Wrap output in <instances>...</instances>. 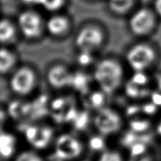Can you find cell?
Wrapping results in <instances>:
<instances>
[{
  "instance_id": "obj_1",
  "label": "cell",
  "mask_w": 161,
  "mask_h": 161,
  "mask_svg": "<svg viewBox=\"0 0 161 161\" xmlns=\"http://www.w3.org/2000/svg\"><path fill=\"white\" fill-rule=\"evenodd\" d=\"M124 70L116 58L106 57L97 62L93 77L101 91L107 95L116 92L124 80Z\"/></svg>"
},
{
  "instance_id": "obj_2",
  "label": "cell",
  "mask_w": 161,
  "mask_h": 161,
  "mask_svg": "<svg viewBox=\"0 0 161 161\" xmlns=\"http://www.w3.org/2000/svg\"><path fill=\"white\" fill-rule=\"evenodd\" d=\"M125 59L127 64L134 72H146L157 59V52L151 44L138 42L127 50Z\"/></svg>"
},
{
  "instance_id": "obj_3",
  "label": "cell",
  "mask_w": 161,
  "mask_h": 161,
  "mask_svg": "<svg viewBox=\"0 0 161 161\" xmlns=\"http://www.w3.org/2000/svg\"><path fill=\"white\" fill-rule=\"evenodd\" d=\"M105 32L101 25L87 23L80 27L75 36V46L80 51L94 53L105 43Z\"/></svg>"
},
{
  "instance_id": "obj_4",
  "label": "cell",
  "mask_w": 161,
  "mask_h": 161,
  "mask_svg": "<svg viewBox=\"0 0 161 161\" xmlns=\"http://www.w3.org/2000/svg\"><path fill=\"white\" fill-rule=\"evenodd\" d=\"M38 83L36 72L28 65H20L14 69L9 79L10 91L19 97H26L36 89Z\"/></svg>"
},
{
  "instance_id": "obj_5",
  "label": "cell",
  "mask_w": 161,
  "mask_h": 161,
  "mask_svg": "<svg viewBox=\"0 0 161 161\" xmlns=\"http://www.w3.org/2000/svg\"><path fill=\"white\" fill-rule=\"evenodd\" d=\"M157 17L154 9L148 7L139 8L129 18L128 27L130 32L138 37L149 36L157 27Z\"/></svg>"
},
{
  "instance_id": "obj_6",
  "label": "cell",
  "mask_w": 161,
  "mask_h": 161,
  "mask_svg": "<svg viewBox=\"0 0 161 161\" xmlns=\"http://www.w3.org/2000/svg\"><path fill=\"white\" fill-rule=\"evenodd\" d=\"M17 28L27 39H36L42 36L45 29V21L36 10L25 9L19 14L17 20Z\"/></svg>"
},
{
  "instance_id": "obj_7",
  "label": "cell",
  "mask_w": 161,
  "mask_h": 161,
  "mask_svg": "<svg viewBox=\"0 0 161 161\" xmlns=\"http://www.w3.org/2000/svg\"><path fill=\"white\" fill-rule=\"evenodd\" d=\"M123 120L116 110L103 107L97 110L94 117V125L96 130L103 136H109L117 133L122 127Z\"/></svg>"
},
{
  "instance_id": "obj_8",
  "label": "cell",
  "mask_w": 161,
  "mask_h": 161,
  "mask_svg": "<svg viewBox=\"0 0 161 161\" xmlns=\"http://www.w3.org/2000/svg\"><path fill=\"white\" fill-rule=\"evenodd\" d=\"M83 148V144L78 138L69 134H62L55 142L54 156L57 160H73L81 155Z\"/></svg>"
},
{
  "instance_id": "obj_9",
  "label": "cell",
  "mask_w": 161,
  "mask_h": 161,
  "mask_svg": "<svg viewBox=\"0 0 161 161\" xmlns=\"http://www.w3.org/2000/svg\"><path fill=\"white\" fill-rule=\"evenodd\" d=\"M25 138L36 149H44L50 145L53 137V130L47 125H28L24 129Z\"/></svg>"
},
{
  "instance_id": "obj_10",
  "label": "cell",
  "mask_w": 161,
  "mask_h": 161,
  "mask_svg": "<svg viewBox=\"0 0 161 161\" xmlns=\"http://www.w3.org/2000/svg\"><path fill=\"white\" fill-rule=\"evenodd\" d=\"M73 72L62 63L51 64L47 69L46 79L47 83L55 90H62L71 87Z\"/></svg>"
},
{
  "instance_id": "obj_11",
  "label": "cell",
  "mask_w": 161,
  "mask_h": 161,
  "mask_svg": "<svg viewBox=\"0 0 161 161\" xmlns=\"http://www.w3.org/2000/svg\"><path fill=\"white\" fill-rule=\"evenodd\" d=\"M71 20L63 14H54L45 21V29L53 37H61L71 28Z\"/></svg>"
},
{
  "instance_id": "obj_12",
  "label": "cell",
  "mask_w": 161,
  "mask_h": 161,
  "mask_svg": "<svg viewBox=\"0 0 161 161\" xmlns=\"http://www.w3.org/2000/svg\"><path fill=\"white\" fill-rule=\"evenodd\" d=\"M6 113L14 119H20L31 113V103L20 102L19 100L12 101L7 106Z\"/></svg>"
},
{
  "instance_id": "obj_13",
  "label": "cell",
  "mask_w": 161,
  "mask_h": 161,
  "mask_svg": "<svg viewBox=\"0 0 161 161\" xmlns=\"http://www.w3.org/2000/svg\"><path fill=\"white\" fill-rule=\"evenodd\" d=\"M17 63V57L14 52L6 47H2L0 50V72L5 75L13 72Z\"/></svg>"
},
{
  "instance_id": "obj_14",
  "label": "cell",
  "mask_w": 161,
  "mask_h": 161,
  "mask_svg": "<svg viewBox=\"0 0 161 161\" xmlns=\"http://www.w3.org/2000/svg\"><path fill=\"white\" fill-rule=\"evenodd\" d=\"M16 138L7 131H2L0 135V153L3 158L11 157L15 151Z\"/></svg>"
},
{
  "instance_id": "obj_15",
  "label": "cell",
  "mask_w": 161,
  "mask_h": 161,
  "mask_svg": "<svg viewBox=\"0 0 161 161\" xmlns=\"http://www.w3.org/2000/svg\"><path fill=\"white\" fill-rule=\"evenodd\" d=\"M17 26L9 18H3L0 22V41L2 44L11 42L16 37Z\"/></svg>"
},
{
  "instance_id": "obj_16",
  "label": "cell",
  "mask_w": 161,
  "mask_h": 161,
  "mask_svg": "<svg viewBox=\"0 0 161 161\" xmlns=\"http://www.w3.org/2000/svg\"><path fill=\"white\" fill-rule=\"evenodd\" d=\"M90 86V78L87 74L83 72H73L71 87L77 92L84 95L88 93Z\"/></svg>"
},
{
  "instance_id": "obj_17",
  "label": "cell",
  "mask_w": 161,
  "mask_h": 161,
  "mask_svg": "<svg viewBox=\"0 0 161 161\" xmlns=\"http://www.w3.org/2000/svg\"><path fill=\"white\" fill-rule=\"evenodd\" d=\"M152 138L148 134H137L129 130L121 138V144L124 147L130 148L137 142H146L149 144Z\"/></svg>"
},
{
  "instance_id": "obj_18",
  "label": "cell",
  "mask_w": 161,
  "mask_h": 161,
  "mask_svg": "<svg viewBox=\"0 0 161 161\" xmlns=\"http://www.w3.org/2000/svg\"><path fill=\"white\" fill-rule=\"evenodd\" d=\"M135 0H125L122 2L108 1V8L113 14L119 16L127 14L135 6Z\"/></svg>"
},
{
  "instance_id": "obj_19",
  "label": "cell",
  "mask_w": 161,
  "mask_h": 161,
  "mask_svg": "<svg viewBox=\"0 0 161 161\" xmlns=\"http://www.w3.org/2000/svg\"><path fill=\"white\" fill-rule=\"evenodd\" d=\"M151 121L145 118H131L128 122L129 130L137 134H146L150 129Z\"/></svg>"
},
{
  "instance_id": "obj_20",
  "label": "cell",
  "mask_w": 161,
  "mask_h": 161,
  "mask_svg": "<svg viewBox=\"0 0 161 161\" xmlns=\"http://www.w3.org/2000/svg\"><path fill=\"white\" fill-rule=\"evenodd\" d=\"M151 91L146 87H141L135 84L131 81H128L125 85V94L127 97L132 99H138L145 97L146 96H150Z\"/></svg>"
},
{
  "instance_id": "obj_21",
  "label": "cell",
  "mask_w": 161,
  "mask_h": 161,
  "mask_svg": "<svg viewBox=\"0 0 161 161\" xmlns=\"http://www.w3.org/2000/svg\"><path fill=\"white\" fill-rule=\"evenodd\" d=\"M106 94L102 91H93L88 94V103L90 104L91 108L98 110L105 107V100H106Z\"/></svg>"
},
{
  "instance_id": "obj_22",
  "label": "cell",
  "mask_w": 161,
  "mask_h": 161,
  "mask_svg": "<svg viewBox=\"0 0 161 161\" xmlns=\"http://www.w3.org/2000/svg\"><path fill=\"white\" fill-rule=\"evenodd\" d=\"M65 0H39L38 5L41 6L45 10L50 13H57L63 8Z\"/></svg>"
},
{
  "instance_id": "obj_23",
  "label": "cell",
  "mask_w": 161,
  "mask_h": 161,
  "mask_svg": "<svg viewBox=\"0 0 161 161\" xmlns=\"http://www.w3.org/2000/svg\"><path fill=\"white\" fill-rule=\"evenodd\" d=\"M89 120L90 117L88 112H79L75 119H74L73 122H72V124H73V127L75 130H83L88 126Z\"/></svg>"
},
{
  "instance_id": "obj_24",
  "label": "cell",
  "mask_w": 161,
  "mask_h": 161,
  "mask_svg": "<svg viewBox=\"0 0 161 161\" xmlns=\"http://www.w3.org/2000/svg\"><path fill=\"white\" fill-rule=\"evenodd\" d=\"M90 149L96 152H102L105 148V140L103 135H94L91 137L88 142Z\"/></svg>"
},
{
  "instance_id": "obj_25",
  "label": "cell",
  "mask_w": 161,
  "mask_h": 161,
  "mask_svg": "<svg viewBox=\"0 0 161 161\" xmlns=\"http://www.w3.org/2000/svg\"><path fill=\"white\" fill-rule=\"evenodd\" d=\"M130 81L138 86L145 87L149 83V77L144 71L134 72L133 75L130 78Z\"/></svg>"
},
{
  "instance_id": "obj_26",
  "label": "cell",
  "mask_w": 161,
  "mask_h": 161,
  "mask_svg": "<svg viewBox=\"0 0 161 161\" xmlns=\"http://www.w3.org/2000/svg\"><path fill=\"white\" fill-rule=\"evenodd\" d=\"M148 145L146 142H137L129 148L130 157H140L147 153Z\"/></svg>"
},
{
  "instance_id": "obj_27",
  "label": "cell",
  "mask_w": 161,
  "mask_h": 161,
  "mask_svg": "<svg viewBox=\"0 0 161 161\" xmlns=\"http://www.w3.org/2000/svg\"><path fill=\"white\" fill-rule=\"evenodd\" d=\"M76 61L78 64L82 67H87L94 62L93 53L87 51H80L77 56Z\"/></svg>"
},
{
  "instance_id": "obj_28",
  "label": "cell",
  "mask_w": 161,
  "mask_h": 161,
  "mask_svg": "<svg viewBox=\"0 0 161 161\" xmlns=\"http://www.w3.org/2000/svg\"><path fill=\"white\" fill-rule=\"evenodd\" d=\"M15 161H43L42 157L33 151H23L16 157Z\"/></svg>"
},
{
  "instance_id": "obj_29",
  "label": "cell",
  "mask_w": 161,
  "mask_h": 161,
  "mask_svg": "<svg viewBox=\"0 0 161 161\" xmlns=\"http://www.w3.org/2000/svg\"><path fill=\"white\" fill-rule=\"evenodd\" d=\"M98 161H123V159L122 156L117 151L106 150L101 154Z\"/></svg>"
},
{
  "instance_id": "obj_30",
  "label": "cell",
  "mask_w": 161,
  "mask_h": 161,
  "mask_svg": "<svg viewBox=\"0 0 161 161\" xmlns=\"http://www.w3.org/2000/svg\"><path fill=\"white\" fill-rule=\"evenodd\" d=\"M66 103L67 100L64 97H58L50 102V108L53 112V113H61L66 106Z\"/></svg>"
},
{
  "instance_id": "obj_31",
  "label": "cell",
  "mask_w": 161,
  "mask_h": 161,
  "mask_svg": "<svg viewBox=\"0 0 161 161\" xmlns=\"http://www.w3.org/2000/svg\"><path fill=\"white\" fill-rule=\"evenodd\" d=\"M158 108V106H157L155 104L153 103L150 101L149 102H146V103L143 104L141 106V110L142 113L143 114L146 115V116H153L157 113Z\"/></svg>"
},
{
  "instance_id": "obj_32",
  "label": "cell",
  "mask_w": 161,
  "mask_h": 161,
  "mask_svg": "<svg viewBox=\"0 0 161 161\" xmlns=\"http://www.w3.org/2000/svg\"><path fill=\"white\" fill-rule=\"evenodd\" d=\"M125 113L126 115L131 119V118L135 117L137 114H138L139 113H142L141 106L137 105H130L127 107Z\"/></svg>"
},
{
  "instance_id": "obj_33",
  "label": "cell",
  "mask_w": 161,
  "mask_h": 161,
  "mask_svg": "<svg viewBox=\"0 0 161 161\" xmlns=\"http://www.w3.org/2000/svg\"><path fill=\"white\" fill-rule=\"evenodd\" d=\"M150 99L157 106L161 107V91H153L150 94Z\"/></svg>"
},
{
  "instance_id": "obj_34",
  "label": "cell",
  "mask_w": 161,
  "mask_h": 161,
  "mask_svg": "<svg viewBox=\"0 0 161 161\" xmlns=\"http://www.w3.org/2000/svg\"><path fill=\"white\" fill-rule=\"evenodd\" d=\"M128 161H152V157L146 153L145 154V155L140 156V157H130Z\"/></svg>"
},
{
  "instance_id": "obj_35",
  "label": "cell",
  "mask_w": 161,
  "mask_h": 161,
  "mask_svg": "<svg viewBox=\"0 0 161 161\" xmlns=\"http://www.w3.org/2000/svg\"><path fill=\"white\" fill-rule=\"evenodd\" d=\"M153 9L157 16L161 18V0H154Z\"/></svg>"
},
{
  "instance_id": "obj_36",
  "label": "cell",
  "mask_w": 161,
  "mask_h": 161,
  "mask_svg": "<svg viewBox=\"0 0 161 161\" xmlns=\"http://www.w3.org/2000/svg\"><path fill=\"white\" fill-rule=\"evenodd\" d=\"M156 132H157L159 136L161 137V119L159 120L157 126H156Z\"/></svg>"
},
{
  "instance_id": "obj_37",
  "label": "cell",
  "mask_w": 161,
  "mask_h": 161,
  "mask_svg": "<svg viewBox=\"0 0 161 161\" xmlns=\"http://www.w3.org/2000/svg\"><path fill=\"white\" fill-rule=\"evenodd\" d=\"M157 86L159 91H161V74L157 76Z\"/></svg>"
},
{
  "instance_id": "obj_38",
  "label": "cell",
  "mask_w": 161,
  "mask_h": 161,
  "mask_svg": "<svg viewBox=\"0 0 161 161\" xmlns=\"http://www.w3.org/2000/svg\"><path fill=\"white\" fill-rule=\"evenodd\" d=\"M24 3L28 5H38L39 0H23Z\"/></svg>"
},
{
  "instance_id": "obj_39",
  "label": "cell",
  "mask_w": 161,
  "mask_h": 161,
  "mask_svg": "<svg viewBox=\"0 0 161 161\" xmlns=\"http://www.w3.org/2000/svg\"><path fill=\"white\" fill-rule=\"evenodd\" d=\"M108 1H112V2H122V1H125V0H108Z\"/></svg>"
}]
</instances>
